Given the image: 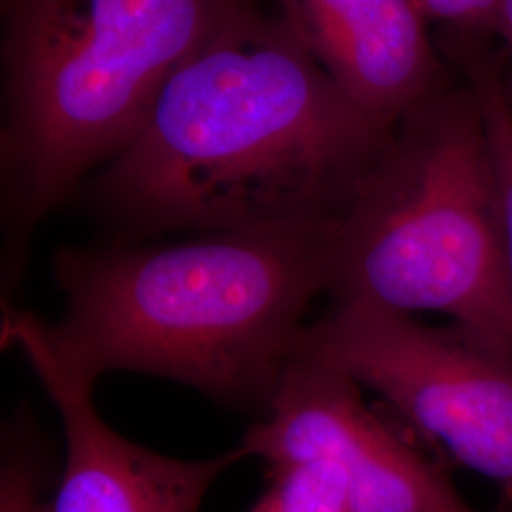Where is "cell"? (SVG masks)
<instances>
[{"instance_id": "obj_6", "label": "cell", "mask_w": 512, "mask_h": 512, "mask_svg": "<svg viewBox=\"0 0 512 512\" xmlns=\"http://www.w3.org/2000/svg\"><path fill=\"white\" fill-rule=\"evenodd\" d=\"M239 450L270 467L327 461L342 476L348 512H478L437 463L368 408L361 385L304 359L289 363Z\"/></svg>"}, {"instance_id": "obj_4", "label": "cell", "mask_w": 512, "mask_h": 512, "mask_svg": "<svg viewBox=\"0 0 512 512\" xmlns=\"http://www.w3.org/2000/svg\"><path fill=\"white\" fill-rule=\"evenodd\" d=\"M327 236L332 306L442 313L512 353L503 202L467 80L395 124Z\"/></svg>"}, {"instance_id": "obj_11", "label": "cell", "mask_w": 512, "mask_h": 512, "mask_svg": "<svg viewBox=\"0 0 512 512\" xmlns=\"http://www.w3.org/2000/svg\"><path fill=\"white\" fill-rule=\"evenodd\" d=\"M25 425L12 427L2 442L0 475V512H42V465L38 446L23 431Z\"/></svg>"}, {"instance_id": "obj_9", "label": "cell", "mask_w": 512, "mask_h": 512, "mask_svg": "<svg viewBox=\"0 0 512 512\" xmlns=\"http://www.w3.org/2000/svg\"><path fill=\"white\" fill-rule=\"evenodd\" d=\"M459 59L465 67V80L473 88L482 110L488 141L494 156L497 181L503 202L507 255L512 283V99L507 78L490 55L475 46L459 48Z\"/></svg>"}, {"instance_id": "obj_3", "label": "cell", "mask_w": 512, "mask_h": 512, "mask_svg": "<svg viewBox=\"0 0 512 512\" xmlns=\"http://www.w3.org/2000/svg\"><path fill=\"white\" fill-rule=\"evenodd\" d=\"M238 2L4 0V293L33 230L133 143L171 74Z\"/></svg>"}, {"instance_id": "obj_10", "label": "cell", "mask_w": 512, "mask_h": 512, "mask_svg": "<svg viewBox=\"0 0 512 512\" xmlns=\"http://www.w3.org/2000/svg\"><path fill=\"white\" fill-rule=\"evenodd\" d=\"M270 469V486L249 512H348L342 476L327 461Z\"/></svg>"}, {"instance_id": "obj_5", "label": "cell", "mask_w": 512, "mask_h": 512, "mask_svg": "<svg viewBox=\"0 0 512 512\" xmlns=\"http://www.w3.org/2000/svg\"><path fill=\"white\" fill-rule=\"evenodd\" d=\"M293 359L344 372L501 494L512 512V353L458 323L332 306L300 330Z\"/></svg>"}, {"instance_id": "obj_8", "label": "cell", "mask_w": 512, "mask_h": 512, "mask_svg": "<svg viewBox=\"0 0 512 512\" xmlns=\"http://www.w3.org/2000/svg\"><path fill=\"white\" fill-rule=\"evenodd\" d=\"M279 8L338 90L385 128L446 86L416 0H279Z\"/></svg>"}, {"instance_id": "obj_7", "label": "cell", "mask_w": 512, "mask_h": 512, "mask_svg": "<svg viewBox=\"0 0 512 512\" xmlns=\"http://www.w3.org/2000/svg\"><path fill=\"white\" fill-rule=\"evenodd\" d=\"M2 348L19 351L52 401L65 433V467L50 507L42 512H200L238 448L207 459L156 454L124 439L97 414L93 382L54 348L46 321L4 306Z\"/></svg>"}, {"instance_id": "obj_1", "label": "cell", "mask_w": 512, "mask_h": 512, "mask_svg": "<svg viewBox=\"0 0 512 512\" xmlns=\"http://www.w3.org/2000/svg\"><path fill=\"white\" fill-rule=\"evenodd\" d=\"M393 128L357 109L281 19L238 2L90 184L128 236L323 228Z\"/></svg>"}, {"instance_id": "obj_2", "label": "cell", "mask_w": 512, "mask_h": 512, "mask_svg": "<svg viewBox=\"0 0 512 512\" xmlns=\"http://www.w3.org/2000/svg\"><path fill=\"white\" fill-rule=\"evenodd\" d=\"M327 230L211 232L162 247H63L65 298L46 323L93 384L118 370L162 376L232 406L268 410L313 298L327 291Z\"/></svg>"}, {"instance_id": "obj_12", "label": "cell", "mask_w": 512, "mask_h": 512, "mask_svg": "<svg viewBox=\"0 0 512 512\" xmlns=\"http://www.w3.org/2000/svg\"><path fill=\"white\" fill-rule=\"evenodd\" d=\"M429 23H437L463 44L495 37L501 0H416ZM458 44V46H461Z\"/></svg>"}, {"instance_id": "obj_13", "label": "cell", "mask_w": 512, "mask_h": 512, "mask_svg": "<svg viewBox=\"0 0 512 512\" xmlns=\"http://www.w3.org/2000/svg\"><path fill=\"white\" fill-rule=\"evenodd\" d=\"M495 37L501 38L509 50L512 59V0H501L499 10H497V19H495ZM507 86L512 99V74L507 78Z\"/></svg>"}]
</instances>
